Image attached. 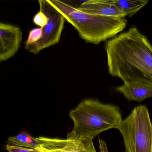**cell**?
Segmentation results:
<instances>
[{
  "label": "cell",
  "mask_w": 152,
  "mask_h": 152,
  "mask_svg": "<svg viewBox=\"0 0 152 152\" xmlns=\"http://www.w3.org/2000/svg\"><path fill=\"white\" fill-rule=\"evenodd\" d=\"M79 10L92 15L113 17L125 18L123 12L111 0H90L84 1L77 8Z\"/></svg>",
  "instance_id": "ba28073f"
},
{
  "label": "cell",
  "mask_w": 152,
  "mask_h": 152,
  "mask_svg": "<svg viewBox=\"0 0 152 152\" xmlns=\"http://www.w3.org/2000/svg\"><path fill=\"white\" fill-rule=\"evenodd\" d=\"M39 10L48 18V24L42 28V38L38 42L25 46L27 51L37 55L42 50L56 45L59 42L66 20L64 17L55 9L48 0L39 1Z\"/></svg>",
  "instance_id": "5b68a950"
},
{
  "label": "cell",
  "mask_w": 152,
  "mask_h": 152,
  "mask_svg": "<svg viewBox=\"0 0 152 152\" xmlns=\"http://www.w3.org/2000/svg\"><path fill=\"white\" fill-rule=\"evenodd\" d=\"M6 148L9 152H43L41 148H28L7 145Z\"/></svg>",
  "instance_id": "5bb4252c"
},
{
  "label": "cell",
  "mask_w": 152,
  "mask_h": 152,
  "mask_svg": "<svg viewBox=\"0 0 152 152\" xmlns=\"http://www.w3.org/2000/svg\"><path fill=\"white\" fill-rule=\"evenodd\" d=\"M69 116L74 126L66 139L72 140L93 139L103 132L118 129L122 121L118 107L90 99L82 100L70 111Z\"/></svg>",
  "instance_id": "7a4b0ae2"
},
{
  "label": "cell",
  "mask_w": 152,
  "mask_h": 152,
  "mask_svg": "<svg viewBox=\"0 0 152 152\" xmlns=\"http://www.w3.org/2000/svg\"><path fill=\"white\" fill-rule=\"evenodd\" d=\"M48 1L74 27L80 37L87 43L98 45L115 37L128 24L124 18L88 14L59 0Z\"/></svg>",
  "instance_id": "3957f363"
},
{
  "label": "cell",
  "mask_w": 152,
  "mask_h": 152,
  "mask_svg": "<svg viewBox=\"0 0 152 152\" xmlns=\"http://www.w3.org/2000/svg\"><path fill=\"white\" fill-rule=\"evenodd\" d=\"M41 149L46 152H96L93 139H60L39 137L36 138Z\"/></svg>",
  "instance_id": "8992f818"
},
{
  "label": "cell",
  "mask_w": 152,
  "mask_h": 152,
  "mask_svg": "<svg viewBox=\"0 0 152 152\" xmlns=\"http://www.w3.org/2000/svg\"><path fill=\"white\" fill-rule=\"evenodd\" d=\"M112 3L121 10L125 16L131 17L148 3L147 0H111Z\"/></svg>",
  "instance_id": "30bf717a"
},
{
  "label": "cell",
  "mask_w": 152,
  "mask_h": 152,
  "mask_svg": "<svg viewBox=\"0 0 152 152\" xmlns=\"http://www.w3.org/2000/svg\"><path fill=\"white\" fill-rule=\"evenodd\" d=\"M43 29L41 27L35 28L30 31L25 46H28L38 42L42 38Z\"/></svg>",
  "instance_id": "7c38bea8"
},
{
  "label": "cell",
  "mask_w": 152,
  "mask_h": 152,
  "mask_svg": "<svg viewBox=\"0 0 152 152\" xmlns=\"http://www.w3.org/2000/svg\"><path fill=\"white\" fill-rule=\"evenodd\" d=\"M22 39L20 27L0 23V62L7 61L17 53Z\"/></svg>",
  "instance_id": "52a82bcc"
},
{
  "label": "cell",
  "mask_w": 152,
  "mask_h": 152,
  "mask_svg": "<svg viewBox=\"0 0 152 152\" xmlns=\"http://www.w3.org/2000/svg\"><path fill=\"white\" fill-rule=\"evenodd\" d=\"M33 21L37 26L41 28H43L48 24V18L42 10H39L34 17Z\"/></svg>",
  "instance_id": "4fadbf2b"
},
{
  "label": "cell",
  "mask_w": 152,
  "mask_h": 152,
  "mask_svg": "<svg viewBox=\"0 0 152 152\" xmlns=\"http://www.w3.org/2000/svg\"><path fill=\"white\" fill-rule=\"evenodd\" d=\"M115 89L130 101L141 102L146 99L152 97V86L150 85L124 84L116 87Z\"/></svg>",
  "instance_id": "9c48e42d"
},
{
  "label": "cell",
  "mask_w": 152,
  "mask_h": 152,
  "mask_svg": "<svg viewBox=\"0 0 152 152\" xmlns=\"http://www.w3.org/2000/svg\"><path fill=\"white\" fill-rule=\"evenodd\" d=\"M7 145L28 148H40L39 142L36 138L31 137L26 131L21 132L17 136L10 137L6 141Z\"/></svg>",
  "instance_id": "8fae6325"
},
{
  "label": "cell",
  "mask_w": 152,
  "mask_h": 152,
  "mask_svg": "<svg viewBox=\"0 0 152 152\" xmlns=\"http://www.w3.org/2000/svg\"><path fill=\"white\" fill-rule=\"evenodd\" d=\"M117 129L122 135L125 152H152V124L145 106L135 107Z\"/></svg>",
  "instance_id": "277c9868"
},
{
  "label": "cell",
  "mask_w": 152,
  "mask_h": 152,
  "mask_svg": "<svg viewBox=\"0 0 152 152\" xmlns=\"http://www.w3.org/2000/svg\"><path fill=\"white\" fill-rule=\"evenodd\" d=\"M41 150H42V149H41ZM42 152H44V151H42Z\"/></svg>",
  "instance_id": "9a60e30c"
},
{
  "label": "cell",
  "mask_w": 152,
  "mask_h": 152,
  "mask_svg": "<svg viewBox=\"0 0 152 152\" xmlns=\"http://www.w3.org/2000/svg\"><path fill=\"white\" fill-rule=\"evenodd\" d=\"M108 73L126 85L152 86V45L135 27L106 41Z\"/></svg>",
  "instance_id": "6da1fadb"
}]
</instances>
